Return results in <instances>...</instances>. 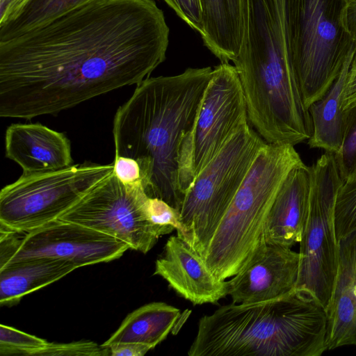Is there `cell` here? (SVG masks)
Returning a JSON list of instances; mask_svg holds the SVG:
<instances>
[{
    "mask_svg": "<svg viewBox=\"0 0 356 356\" xmlns=\"http://www.w3.org/2000/svg\"><path fill=\"white\" fill-rule=\"evenodd\" d=\"M353 50L327 92L308 108L313 128L308 140L311 147L323 149L333 154L340 149L346 127V113L342 107L343 91Z\"/></svg>",
    "mask_w": 356,
    "mask_h": 356,
    "instance_id": "ffe728a7",
    "label": "cell"
},
{
    "mask_svg": "<svg viewBox=\"0 0 356 356\" xmlns=\"http://www.w3.org/2000/svg\"><path fill=\"white\" fill-rule=\"evenodd\" d=\"M343 21L346 31L356 43V2H348L343 13Z\"/></svg>",
    "mask_w": 356,
    "mask_h": 356,
    "instance_id": "1f68e13d",
    "label": "cell"
},
{
    "mask_svg": "<svg viewBox=\"0 0 356 356\" xmlns=\"http://www.w3.org/2000/svg\"><path fill=\"white\" fill-rule=\"evenodd\" d=\"M267 143L248 124L241 128L200 172L180 209V237L201 257Z\"/></svg>",
    "mask_w": 356,
    "mask_h": 356,
    "instance_id": "8992f818",
    "label": "cell"
},
{
    "mask_svg": "<svg viewBox=\"0 0 356 356\" xmlns=\"http://www.w3.org/2000/svg\"><path fill=\"white\" fill-rule=\"evenodd\" d=\"M154 275L193 305L216 304L228 295L227 282L217 279L202 257L177 235L166 241Z\"/></svg>",
    "mask_w": 356,
    "mask_h": 356,
    "instance_id": "4fadbf2b",
    "label": "cell"
},
{
    "mask_svg": "<svg viewBox=\"0 0 356 356\" xmlns=\"http://www.w3.org/2000/svg\"><path fill=\"white\" fill-rule=\"evenodd\" d=\"M347 0H286L293 66L307 108L341 73L356 43L346 30Z\"/></svg>",
    "mask_w": 356,
    "mask_h": 356,
    "instance_id": "5b68a950",
    "label": "cell"
},
{
    "mask_svg": "<svg viewBox=\"0 0 356 356\" xmlns=\"http://www.w3.org/2000/svg\"><path fill=\"white\" fill-rule=\"evenodd\" d=\"M114 170L111 164L85 162L23 174L0 192V229L29 232L58 219Z\"/></svg>",
    "mask_w": 356,
    "mask_h": 356,
    "instance_id": "52a82bcc",
    "label": "cell"
},
{
    "mask_svg": "<svg viewBox=\"0 0 356 356\" xmlns=\"http://www.w3.org/2000/svg\"><path fill=\"white\" fill-rule=\"evenodd\" d=\"M302 161L294 146L266 143L202 257L216 277L234 276L264 239L267 216L289 172Z\"/></svg>",
    "mask_w": 356,
    "mask_h": 356,
    "instance_id": "277c9868",
    "label": "cell"
},
{
    "mask_svg": "<svg viewBox=\"0 0 356 356\" xmlns=\"http://www.w3.org/2000/svg\"><path fill=\"white\" fill-rule=\"evenodd\" d=\"M298 271V252L264 241L243 267L227 281L228 295L236 304L281 298L296 290Z\"/></svg>",
    "mask_w": 356,
    "mask_h": 356,
    "instance_id": "7c38bea8",
    "label": "cell"
},
{
    "mask_svg": "<svg viewBox=\"0 0 356 356\" xmlns=\"http://www.w3.org/2000/svg\"><path fill=\"white\" fill-rule=\"evenodd\" d=\"M348 2H356V0H347Z\"/></svg>",
    "mask_w": 356,
    "mask_h": 356,
    "instance_id": "d6a6232c",
    "label": "cell"
},
{
    "mask_svg": "<svg viewBox=\"0 0 356 356\" xmlns=\"http://www.w3.org/2000/svg\"><path fill=\"white\" fill-rule=\"evenodd\" d=\"M6 156L23 174L58 170L73 165L71 143L61 132L40 123L10 124L5 134Z\"/></svg>",
    "mask_w": 356,
    "mask_h": 356,
    "instance_id": "5bb4252c",
    "label": "cell"
},
{
    "mask_svg": "<svg viewBox=\"0 0 356 356\" xmlns=\"http://www.w3.org/2000/svg\"><path fill=\"white\" fill-rule=\"evenodd\" d=\"M190 312L181 310L163 302L145 305L130 313L118 329L101 346L137 343L154 348L169 334H177Z\"/></svg>",
    "mask_w": 356,
    "mask_h": 356,
    "instance_id": "e0dca14e",
    "label": "cell"
},
{
    "mask_svg": "<svg viewBox=\"0 0 356 356\" xmlns=\"http://www.w3.org/2000/svg\"><path fill=\"white\" fill-rule=\"evenodd\" d=\"M169 33L154 0H92L0 41V116L56 115L138 85L165 60Z\"/></svg>",
    "mask_w": 356,
    "mask_h": 356,
    "instance_id": "6da1fadb",
    "label": "cell"
},
{
    "mask_svg": "<svg viewBox=\"0 0 356 356\" xmlns=\"http://www.w3.org/2000/svg\"><path fill=\"white\" fill-rule=\"evenodd\" d=\"M311 184V168L304 163L289 172L267 216L266 242L291 248L300 241L309 213Z\"/></svg>",
    "mask_w": 356,
    "mask_h": 356,
    "instance_id": "9a60e30c",
    "label": "cell"
},
{
    "mask_svg": "<svg viewBox=\"0 0 356 356\" xmlns=\"http://www.w3.org/2000/svg\"><path fill=\"white\" fill-rule=\"evenodd\" d=\"M79 266L51 258H33L10 263L0 268V304L12 306L27 294L72 273Z\"/></svg>",
    "mask_w": 356,
    "mask_h": 356,
    "instance_id": "d6986e66",
    "label": "cell"
},
{
    "mask_svg": "<svg viewBox=\"0 0 356 356\" xmlns=\"http://www.w3.org/2000/svg\"><path fill=\"white\" fill-rule=\"evenodd\" d=\"M16 234L0 232V268L33 258L63 259L80 268L115 260L129 248L113 236L59 219L26 232L21 239Z\"/></svg>",
    "mask_w": 356,
    "mask_h": 356,
    "instance_id": "30bf717a",
    "label": "cell"
},
{
    "mask_svg": "<svg viewBox=\"0 0 356 356\" xmlns=\"http://www.w3.org/2000/svg\"><path fill=\"white\" fill-rule=\"evenodd\" d=\"M148 211L154 225L176 229L177 235L181 236L183 228L179 211L157 197H149Z\"/></svg>",
    "mask_w": 356,
    "mask_h": 356,
    "instance_id": "484cf974",
    "label": "cell"
},
{
    "mask_svg": "<svg viewBox=\"0 0 356 356\" xmlns=\"http://www.w3.org/2000/svg\"><path fill=\"white\" fill-rule=\"evenodd\" d=\"M248 122L238 74L234 65L221 63L213 70L191 134V185L200 172Z\"/></svg>",
    "mask_w": 356,
    "mask_h": 356,
    "instance_id": "8fae6325",
    "label": "cell"
},
{
    "mask_svg": "<svg viewBox=\"0 0 356 356\" xmlns=\"http://www.w3.org/2000/svg\"><path fill=\"white\" fill-rule=\"evenodd\" d=\"M356 103V44L348 67L343 97V109Z\"/></svg>",
    "mask_w": 356,
    "mask_h": 356,
    "instance_id": "f1b7e54d",
    "label": "cell"
},
{
    "mask_svg": "<svg viewBox=\"0 0 356 356\" xmlns=\"http://www.w3.org/2000/svg\"><path fill=\"white\" fill-rule=\"evenodd\" d=\"M114 174L124 184H142L140 166L138 162L129 157L115 156Z\"/></svg>",
    "mask_w": 356,
    "mask_h": 356,
    "instance_id": "83f0119b",
    "label": "cell"
},
{
    "mask_svg": "<svg viewBox=\"0 0 356 356\" xmlns=\"http://www.w3.org/2000/svg\"><path fill=\"white\" fill-rule=\"evenodd\" d=\"M309 209L299 249L296 290L327 307L338 268L334 207L342 183L334 154L325 152L311 167Z\"/></svg>",
    "mask_w": 356,
    "mask_h": 356,
    "instance_id": "ba28073f",
    "label": "cell"
},
{
    "mask_svg": "<svg viewBox=\"0 0 356 356\" xmlns=\"http://www.w3.org/2000/svg\"><path fill=\"white\" fill-rule=\"evenodd\" d=\"M92 0H30L10 22L0 26V41L39 27Z\"/></svg>",
    "mask_w": 356,
    "mask_h": 356,
    "instance_id": "44dd1931",
    "label": "cell"
},
{
    "mask_svg": "<svg viewBox=\"0 0 356 356\" xmlns=\"http://www.w3.org/2000/svg\"><path fill=\"white\" fill-rule=\"evenodd\" d=\"M191 28L203 32L200 0H163Z\"/></svg>",
    "mask_w": 356,
    "mask_h": 356,
    "instance_id": "4316f807",
    "label": "cell"
},
{
    "mask_svg": "<svg viewBox=\"0 0 356 356\" xmlns=\"http://www.w3.org/2000/svg\"><path fill=\"white\" fill-rule=\"evenodd\" d=\"M112 356H143L151 349L137 343L115 344L108 348Z\"/></svg>",
    "mask_w": 356,
    "mask_h": 356,
    "instance_id": "4dcf8cb0",
    "label": "cell"
},
{
    "mask_svg": "<svg viewBox=\"0 0 356 356\" xmlns=\"http://www.w3.org/2000/svg\"><path fill=\"white\" fill-rule=\"evenodd\" d=\"M204 45L221 61H234L243 36L244 0H200Z\"/></svg>",
    "mask_w": 356,
    "mask_h": 356,
    "instance_id": "ac0fdd59",
    "label": "cell"
},
{
    "mask_svg": "<svg viewBox=\"0 0 356 356\" xmlns=\"http://www.w3.org/2000/svg\"><path fill=\"white\" fill-rule=\"evenodd\" d=\"M211 67L174 76L148 77L117 110L113 123L115 156L136 160L149 197L180 211L190 188L191 137Z\"/></svg>",
    "mask_w": 356,
    "mask_h": 356,
    "instance_id": "7a4b0ae2",
    "label": "cell"
},
{
    "mask_svg": "<svg viewBox=\"0 0 356 356\" xmlns=\"http://www.w3.org/2000/svg\"><path fill=\"white\" fill-rule=\"evenodd\" d=\"M31 355L40 356H105L110 355L108 348L98 346L96 343L82 340L67 343H49L35 350Z\"/></svg>",
    "mask_w": 356,
    "mask_h": 356,
    "instance_id": "d4e9b609",
    "label": "cell"
},
{
    "mask_svg": "<svg viewBox=\"0 0 356 356\" xmlns=\"http://www.w3.org/2000/svg\"><path fill=\"white\" fill-rule=\"evenodd\" d=\"M326 308L294 291L252 304L222 305L198 321L189 356H320L327 348Z\"/></svg>",
    "mask_w": 356,
    "mask_h": 356,
    "instance_id": "3957f363",
    "label": "cell"
},
{
    "mask_svg": "<svg viewBox=\"0 0 356 356\" xmlns=\"http://www.w3.org/2000/svg\"><path fill=\"white\" fill-rule=\"evenodd\" d=\"M346 127L342 144L334 154L343 181L356 177V103L344 110Z\"/></svg>",
    "mask_w": 356,
    "mask_h": 356,
    "instance_id": "603a6c76",
    "label": "cell"
},
{
    "mask_svg": "<svg viewBox=\"0 0 356 356\" xmlns=\"http://www.w3.org/2000/svg\"><path fill=\"white\" fill-rule=\"evenodd\" d=\"M30 0H0V26L12 20Z\"/></svg>",
    "mask_w": 356,
    "mask_h": 356,
    "instance_id": "f546056e",
    "label": "cell"
},
{
    "mask_svg": "<svg viewBox=\"0 0 356 356\" xmlns=\"http://www.w3.org/2000/svg\"><path fill=\"white\" fill-rule=\"evenodd\" d=\"M338 268L327 314V350L356 345V230L338 241Z\"/></svg>",
    "mask_w": 356,
    "mask_h": 356,
    "instance_id": "2e32d148",
    "label": "cell"
},
{
    "mask_svg": "<svg viewBox=\"0 0 356 356\" xmlns=\"http://www.w3.org/2000/svg\"><path fill=\"white\" fill-rule=\"evenodd\" d=\"M149 197L142 184H124L113 172L58 219L103 232L146 254L174 230L152 222Z\"/></svg>",
    "mask_w": 356,
    "mask_h": 356,
    "instance_id": "9c48e42d",
    "label": "cell"
},
{
    "mask_svg": "<svg viewBox=\"0 0 356 356\" xmlns=\"http://www.w3.org/2000/svg\"><path fill=\"white\" fill-rule=\"evenodd\" d=\"M334 227L337 241L356 230V177L342 181L338 190Z\"/></svg>",
    "mask_w": 356,
    "mask_h": 356,
    "instance_id": "7402d4cb",
    "label": "cell"
},
{
    "mask_svg": "<svg viewBox=\"0 0 356 356\" xmlns=\"http://www.w3.org/2000/svg\"><path fill=\"white\" fill-rule=\"evenodd\" d=\"M47 343L43 339L3 324L0 325L1 355H31Z\"/></svg>",
    "mask_w": 356,
    "mask_h": 356,
    "instance_id": "cb8c5ba5",
    "label": "cell"
}]
</instances>
